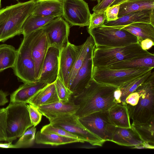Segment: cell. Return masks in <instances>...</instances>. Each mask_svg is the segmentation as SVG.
Wrapping results in <instances>:
<instances>
[{"label":"cell","mask_w":154,"mask_h":154,"mask_svg":"<svg viewBox=\"0 0 154 154\" xmlns=\"http://www.w3.org/2000/svg\"><path fill=\"white\" fill-rule=\"evenodd\" d=\"M137 88L140 97L136 105L127 109L132 123H146L154 118V72Z\"/></svg>","instance_id":"5"},{"label":"cell","mask_w":154,"mask_h":154,"mask_svg":"<svg viewBox=\"0 0 154 154\" xmlns=\"http://www.w3.org/2000/svg\"><path fill=\"white\" fill-rule=\"evenodd\" d=\"M122 93L119 88H117L114 93V96L115 100L117 104L121 103V97Z\"/></svg>","instance_id":"43"},{"label":"cell","mask_w":154,"mask_h":154,"mask_svg":"<svg viewBox=\"0 0 154 154\" xmlns=\"http://www.w3.org/2000/svg\"><path fill=\"white\" fill-rule=\"evenodd\" d=\"M35 0L19 2L0 10V42L22 34L23 24L32 14Z\"/></svg>","instance_id":"2"},{"label":"cell","mask_w":154,"mask_h":154,"mask_svg":"<svg viewBox=\"0 0 154 154\" xmlns=\"http://www.w3.org/2000/svg\"><path fill=\"white\" fill-rule=\"evenodd\" d=\"M17 51L12 45H0V72L14 66Z\"/></svg>","instance_id":"30"},{"label":"cell","mask_w":154,"mask_h":154,"mask_svg":"<svg viewBox=\"0 0 154 154\" xmlns=\"http://www.w3.org/2000/svg\"><path fill=\"white\" fill-rule=\"evenodd\" d=\"M16 0V1H18V0Z\"/></svg>","instance_id":"50"},{"label":"cell","mask_w":154,"mask_h":154,"mask_svg":"<svg viewBox=\"0 0 154 154\" xmlns=\"http://www.w3.org/2000/svg\"><path fill=\"white\" fill-rule=\"evenodd\" d=\"M1 0H0V10L1 9Z\"/></svg>","instance_id":"49"},{"label":"cell","mask_w":154,"mask_h":154,"mask_svg":"<svg viewBox=\"0 0 154 154\" xmlns=\"http://www.w3.org/2000/svg\"><path fill=\"white\" fill-rule=\"evenodd\" d=\"M36 128L32 126L28 128L14 144L15 148H27L32 146L35 141Z\"/></svg>","instance_id":"33"},{"label":"cell","mask_w":154,"mask_h":154,"mask_svg":"<svg viewBox=\"0 0 154 154\" xmlns=\"http://www.w3.org/2000/svg\"><path fill=\"white\" fill-rule=\"evenodd\" d=\"M106 17L105 11H93L91 14L88 29L101 26L104 25Z\"/></svg>","instance_id":"34"},{"label":"cell","mask_w":154,"mask_h":154,"mask_svg":"<svg viewBox=\"0 0 154 154\" xmlns=\"http://www.w3.org/2000/svg\"><path fill=\"white\" fill-rule=\"evenodd\" d=\"M154 68L142 67L133 69H111L93 67L92 78L100 83L119 88L127 82L152 71Z\"/></svg>","instance_id":"4"},{"label":"cell","mask_w":154,"mask_h":154,"mask_svg":"<svg viewBox=\"0 0 154 154\" xmlns=\"http://www.w3.org/2000/svg\"><path fill=\"white\" fill-rule=\"evenodd\" d=\"M116 88L98 82L92 78L81 92L71 96L70 100L79 106L74 114L80 118L108 110L117 104L114 96Z\"/></svg>","instance_id":"1"},{"label":"cell","mask_w":154,"mask_h":154,"mask_svg":"<svg viewBox=\"0 0 154 154\" xmlns=\"http://www.w3.org/2000/svg\"><path fill=\"white\" fill-rule=\"evenodd\" d=\"M37 108L42 115L50 120L65 115L75 114L79 106L70 99L68 101L59 100Z\"/></svg>","instance_id":"17"},{"label":"cell","mask_w":154,"mask_h":154,"mask_svg":"<svg viewBox=\"0 0 154 154\" xmlns=\"http://www.w3.org/2000/svg\"><path fill=\"white\" fill-rule=\"evenodd\" d=\"M60 51L50 47L44 59L41 73L38 81L48 84L54 83L58 77Z\"/></svg>","instance_id":"15"},{"label":"cell","mask_w":154,"mask_h":154,"mask_svg":"<svg viewBox=\"0 0 154 154\" xmlns=\"http://www.w3.org/2000/svg\"><path fill=\"white\" fill-rule=\"evenodd\" d=\"M48 85L39 81L23 83L11 94L10 103H27L36 93Z\"/></svg>","instance_id":"19"},{"label":"cell","mask_w":154,"mask_h":154,"mask_svg":"<svg viewBox=\"0 0 154 154\" xmlns=\"http://www.w3.org/2000/svg\"><path fill=\"white\" fill-rule=\"evenodd\" d=\"M54 84L59 100H70L72 94L65 86L59 77H57Z\"/></svg>","instance_id":"35"},{"label":"cell","mask_w":154,"mask_h":154,"mask_svg":"<svg viewBox=\"0 0 154 154\" xmlns=\"http://www.w3.org/2000/svg\"><path fill=\"white\" fill-rule=\"evenodd\" d=\"M142 67L154 68L153 53L113 64L107 67L111 69H133Z\"/></svg>","instance_id":"27"},{"label":"cell","mask_w":154,"mask_h":154,"mask_svg":"<svg viewBox=\"0 0 154 154\" xmlns=\"http://www.w3.org/2000/svg\"><path fill=\"white\" fill-rule=\"evenodd\" d=\"M6 109V141L12 142L33 125L26 103H10Z\"/></svg>","instance_id":"6"},{"label":"cell","mask_w":154,"mask_h":154,"mask_svg":"<svg viewBox=\"0 0 154 154\" xmlns=\"http://www.w3.org/2000/svg\"><path fill=\"white\" fill-rule=\"evenodd\" d=\"M132 148L133 149H141L144 148V147L143 145H139L136 146H132Z\"/></svg>","instance_id":"47"},{"label":"cell","mask_w":154,"mask_h":154,"mask_svg":"<svg viewBox=\"0 0 154 154\" xmlns=\"http://www.w3.org/2000/svg\"><path fill=\"white\" fill-rule=\"evenodd\" d=\"M55 18L50 17H42L31 14L27 18L23 24L22 34L23 36H27L41 29Z\"/></svg>","instance_id":"29"},{"label":"cell","mask_w":154,"mask_h":154,"mask_svg":"<svg viewBox=\"0 0 154 154\" xmlns=\"http://www.w3.org/2000/svg\"><path fill=\"white\" fill-rule=\"evenodd\" d=\"M88 32L92 37L95 46L116 47L139 43L135 36L123 29L103 25L88 29Z\"/></svg>","instance_id":"7"},{"label":"cell","mask_w":154,"mask_h":154,"mask_svg":"<svg viewBox=\"0 0 154 154\" xmlns=\"http://www.w3.org/2000/svg\"><path fill=\"white\" fill-rule=\"evenodd\" d=\"M144 148L152 149H154V146L148 143L144 142L143 144Z\"/></svg>","instance_id":"45"},{"label":"cell","mask_w":154,"mask_h":154,"mask_svg":"<svg viewBox=\"0 0 154 154\" xmlns=\"http://www.w3.org/2000/svg\"><path fill=\"white\" fill-rule=\"evenodd\" d=\"M111 142L120 145L131 147L143 145L144 143L131 127H116Z\"/></svg>","instance_id":"21"},{"label":"cell","mask_w":154,"mask_h":154,"mask_svg":"<svg viewBox=\"0 0 154 154\" xmlns=\"http://www.w3.org/2000/svg\"><path fill=\"white\" fill-rule=\"evenodd\" d=\"M79 118L89 131L105 142L111 141L116 127L109 118L108 110L95 112Z\"/></svg>","instance_id":"9"},{"label":"cell","mask_w":154,"mask_h":154,"mask_svg":"<svg viewBox=\"0 0 154 154\" xmlns=\"http://www.w3.org/2000/svg\"><path fill=\"white\" fill-rule=\"evenodd\" d=\"M31 14L44 17H62V0H36Z\"/></svg>","instance_id":"20"},{"label":"cell","mask_w":154,"mask_h":154,"mask_svg":"<svg viewBox=\"0 0 154 154\" xmlns=\"http://www.w3.org/2000/svg\"><path fill=\"white\" fill-rule=\"evenodd\" d=\"M6 116V108L0 109V142L7 140Z\"/></svg>","instance_id":"38"},{"label":"cell","mask_w":154,"mask_h":154,"mask_svg":"<svg viewBox=\"0 0 154 154\" xmlns=\"http://www.w3.org/2000/svg\"><path fill=\"white\" fill-rule=\"evenodd\" d=\"M131 126L144 142L154 146V118L145 123H132Z\"/></svg>","instance_id":"31"},{"label":"cell","mask_w":154,"mask_h":154,"mask_svg":"<svg viewBox=\"0 0 154 154\" xmlns=\"http://www.w3.org/2000/svg\"><path fill=\"white\" fill-rule=\"evenodd\" d=\"M136 22L150 23L154 26V9H145L131 13L116 20L106 21L104 25L119 28Z\"/></svg>","instance_id":"18"},{"label":"cell","mask_w":154,"mask_h":154,"mask_svg":"<svg viewBox=\"0 0 154 154\" xmlns=\"http://www.w3.org/2000/svg\"><path fill=\"white\" fill-rule=\"evenodd\" d=\"M35 142L38 144L59 146L77 142L84 143L83 140L63 136L51 133H46L38 131L35 134Z\"/></svg>","instance_id":"23"},{"label":"cell","mask_w":154,"mask_h":154,"mask_svg":"<svg viewBox=\"0 0 154 154\" xmlns=\"http://www.w3.org/2000/svg\"><path fill=\"white\" fill-rule=\"evenodd\" d=\"M63 18L72 26H88L91 14L84 0H62Z\"/></svg>","instance_id":"11"},{"label":"cell","mask_w":154,"mask_h":154,"mask_svg":"<svg viewBox=\"0 0 154 154\" xmlns=\"http://www.w3.org/2000/svg\"><path fill=\"white\" fill-rule=\"evenodd\" d=\"M31 39L30 34L23 36L17 50L16 60L12 68L14 74L23 83L37 81L35 77L34 63L31 55Z\"/></svg>","instance_id":"8"},{"label":"cell","mask_w":154,"mask_h":154,"mask_svg":"<svg viewBox=\"0 0 154 154\" xmlns=\"http://www.w3.org/2000/svg\"><path fill=\"white\" fill-rule=\"evenodd\" d=\"M40 131L44 132L53 133L63 136L79 139L77 136L70 133L63 128L54 126L50 123L43 126Z\"/></svg>","instance_id":"36"},{"label":"cell","mask_w":154,"mask_h":154,"mask_svg":"<svg viewBox=\"0 0 154 154\" xmlns=\"http://www.w3.org/2000/svg\"><path fill=\"white\" fill-rule=\"evenodd\" d=\"M12 142L8 143H0V148H15L14 145L12 144Z\"/></svg>","instance_id":"44"},{"label":"cell","mask_w":154,"mask_h":154,"mask_svg":"<svg viewBox=\"0 0 154 154\" xmlns=\"http://www.w3.org/2000/svg\"><path fill=\"white\" fill-rule=\"evenodd\" d=\"M126 0H115L113 2L111 5L110 6L113 5L120 4V3L123 2Z\"/></svg>","instance_id":"46"},{"label":"cell","mask_w":154,"mask_h":154,"mask_svg":"<svg viewBox=\"0 0 154 154\" xmlns=\"http://www.w3.org/2000/svg\"><path fill=\"white\" fill-rule=\"evenodd\" d=\"M108 113L111 122L116 127H131L128 112L125 104L121 103L115 105L108 110Z\"/></svg>","instance_id":"24"},{"label":"cell","mask_w":154,"mask_h":154,"mask_svg":"<svg viewBox=\"0 0 154 154\" xmlns=\"http://www.w3.org/2000/svg\"><path fill=\"white\" fill-rule=\"evenodd\" d=\"M94 50L89 53L67 88L72 95L78 94L81 92L92 78V55Z\"/></svg>","instance_id":"16"},{"label":"cell","mask_w":154,"mask_h":154,"mask_svg":"<svg viewBox=\"0 0 154 154\" xmlns=\"http://www.w3.org/2000/svg\"><path fill=\"white\" fill-rule=\"evenodd\" d=\"M82 46L69 42L60 52L58 77L67 88L69 74Z\"/></svg>","instance_id":"14"},{"label":"cell","mask_w":154,"mask_h":154,"mask_svg":"<svg viewBox=\"0 0 154 154\" xmlns=\"http://www.w3.org/2000/svg\"><path fill=\"white\" fill-rule=\"evenodd\" d=\"M152 54L143 50L139 43L116 47L95 46L92 55L93 66L108 67L117 62Z\"/></svg>","instance_id":"3"},{"label":"cell","mask_w":154,"mask_h":154,"mask_svg":"<svg viewBox=\"0 0 154 154\" xmlns=\"http://www.w3.org/2000/svg\"><path fill=\"white\" fill-rule=\"evenodd\" d=\"M115 0H102L99 3L94 6L92 10L93 11H105Z\"/></svg>","instance_id":"40"},{"label":"cell","mask_w":154,"mask_h":154,"mask_svg":"<svg viewBox=\"0 0 154 154\" xmlns=\"http://www.w3.org/2000/svg\"><path fill=\"white\" fill-rule=\"evenodd\" d=\"M95 45L94 39L90 35L82 46L76 59L69 74L67 88L72 81L76 72L81 67L90 52L94 49Z\"/></svg>","instance_id":"26"},{"label":"cell","mask_w":154,"mask_h":154,"mask_svg":"<svg viewBox=\"0 0 154 154\" xmlns=\"http://www.w3.org/2000/svg\"><path fill=\"white\" fill-rule=\"evenodd\" d=\"M120 8V4H117L110 6L105 10L107 22L115 21L119 17L118 14Z\"/></svg>","instance_id":"39"},{"label":"cell","mask_w":154,"mask_h":154,"mask_svg":"<svg viewBox=\"0 0 154 154\" xmlns=\"http://www.w3.org/2000/svg\"><path fill=\"white\" fill-rule=\"evenodd\" d=\"M49 121L53 126L63 128L93 146H101L105 142L87 130L74 114L65 115Z\"/></svg>","instance_id":"10"},{"label":"cell","mask_w":154,"mask_h":154,"mask_svg":"<svg viewBox=\"0 0 154 154\" xmlns=\"http://www.w3.org/2000/svg\"><path fill=\"white\" fill-rule=\"evenodd\" d=\"M27 106L31 122L35 127L41 121L43 115L37 107L30 104Z\"/></svg>","instance_id":"37"},{"label":"cell","mask_w":154,"mask_h":154,"mask_svg":"<svg viewBox=\"0 0 154 154\" xmlns=\"http://www.w3.org/2000/svg\"><path fill=\"white\" fill-rule=\"evenodd\" d=\"M140 44L143 50H147L154 45V41L149 38H146L142 41Z\"/></svg>","instance_id":"41"},{"label":"cell","mask_w":154,"mask_h":154,"mask_svg":"<svg viewBox=\"0 0 154 154\" xmlns=\"http://www.w3.org/2000/svg\"><path fill=\"white\" fill-rule=\"evenodd\" d=\"M30 34L31 55L35 66L36 79L38 81L49 45L46 34L42 28Z\"/></svg>","instance_id":"13"},{"label":"cell","mask_w":154,"mask_h":154,"mask_svg":"<svg viewBox=\"0 0 154 154\" xmlns=\"http://www.w3.org/2000/svg\"><path fill=\"white\" fill-rule=\"evenodd\" d=\"M42 29L46 34L49 47L56 48L60 52L69 42L70 26L62 17L55 18Z\"/></svg>","instance_id":"12"},{"label":"cell","mask_w":154,"mask_h":154,"mask_svg":"<svg viewBox=\"0 0 154 154\" xmlns=\"http://www.w3.org/2000/svg\"><path fill=\"white\" fill-rule=\"evenodd\" d=\"M59 100L54 83L48 85L39 91L29 100L28 103L37 107Z\"/></svg>","instance_id":"22"},{"label":"cell","mask_w":154,"mask_h":154,"mask_svg":"<svg viewBox=\"0 0 154 154\" xmlns=\"http://www.w3.org/2000/svg\"><path fill=\"white\" fill-rule=\"evenodd\" d=\"M119 29L125 30L135 36L138 43L146 38L154 41V26L150 23L136 22L122 27Z\"/></svg>","instance_id":"25"},{"label":"cell","mask_w":154,"mask_h":154,"mask_svg":"<svg viewBox=\"0 0 154 154\" xmlns=\"http://www.w3.org/2000/svg\"><path fill=\"white\" fill-rule=\"evenodd\" d=\"M8 95L7 93L2 90H0V106L4 105L8 102V100L7 98Z\"/></svg>","instance_id":"42"},{"label":"cell","mask_w":154,"mask_h":154,"mask_svg":"<svg viewBox=\"0 0 154 154\" xmlns=\"http://www.w3.org/2000/svg\"><path fill=\"white\" fill-rule=\"evenodd\" d=\"M97 1V4L99 3L102 0H95Z\"/></svg>","instance_id":"48"},{"label":"cell","mask_w":154,"mask_h":154,"mask_svg":"<svg viewBox=\"0 0 154 154\" xmlns=\"http://www.w3.org/2000/svg\"></svg>","instance_id":"51"},{"label":"cell","mask_w":154,"mask_h":154,"mask_svg":"<svg viewBox=\"0 0 154 154\" xmlns=\"http://www.w3.org/2000/svg\"><path fill=\"white\" fill-rule=\"evenodd\" d=\"M152 71L127 82L119 88L122 93L121 99L122 103L124 104L126 97L149 78L152 73Z\"/></svg>","instance_id":"32"},{"label":"cell","mask_w":154,"mask_h":154,"mask_svg":"<svg viewBox=\"0 0 154 154\" xmlns=\"http://www.w3.org/2000/svg\"><path fill=\"white\" fill-rule=\"evenodd\" d=\"M145 9H154V0H126L120 4L118 17Z\"/></svg>","instance_id":"28"}]
</instances>
